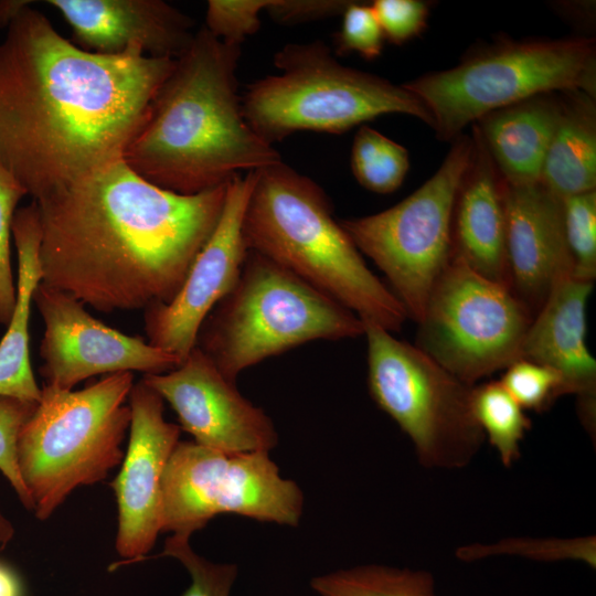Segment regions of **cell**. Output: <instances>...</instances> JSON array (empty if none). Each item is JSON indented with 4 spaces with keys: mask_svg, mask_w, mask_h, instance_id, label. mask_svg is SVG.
Here are the masks:
<instances>
[{
    "mask_svg": "<svg viewBox=\"0 0 596 596\" xmlns=\"http://www.w3.org/2000/svg\"><path fill=\"white\" fill-rule=\"evenodd\" d=\"M29 0H0V28H8L17 15L28 6Z\"/></svg>",
    "mask_w": 596,
    "mask_h": 596,
    "instance_id": "74e56055",
    "label": "cell"
},
{
    "mask_svg": "<svg viewBox=\"0 0 596 596\" xmlns=\"http://www.w3.org/2000/svg\"><path fill=\"white\" fill-rule=\"evenodd\" d=\"M38 402L0 396V471L7 478L22 505L33 511V503L20 475L18 440L22 427L33 414Z\"/></svg>",
    "mask_w": 596,
    "mask_h": 596,
    "instance_id": "1f68e13d",
    "label": "cell"
},
{
    "mask_svg": "<svg viewBox=\"0 0 596 596\" xmlns=\"http://www.w3.org/2000/svg\"><path fill=\"white\" fill-rule=\"evenodd\" d=\"M319 596H436L430 573L368 564L316 576Z\"/></svg>",
    "mask_w": 596,
    "mask_h": 596,
    "instance_id": "cb8c5ba5",
    "label": "cell"
},
{
    "mask_svg": "<svg viewBox=\"0 0 596 596\" xmlns=\"http://www.w3.org/2000/svg\"><path fill=\"white\" fill-rule=\"evenodd\" d=\"M159 556L175 558L188 571L191 583L181 596H230L237 577L235 564L213 563L195 553L190 536L172 534Z\"/></svg>",
    "mask_w": 596,
    "mask_h": 596,
    "instance_id": "f546056e",
    "label": "cell"
},
{
    "mask_svg": "<svg viewBox=\"0 0 596 596\" xmlns=\"http://www.w3.org/2000/svg\"><path fill=\"white\" fill-rule=\"evenodd\" d=\"M243 237L257 252L354 312L397 332L407 315L366 266L326 192L283 161L254 171Z\"/></svg>",
    "mask_w": 596,
    "mask_h": 596,
    "instance_id": "277c9868",
    "label": "cell"
},
{
    "mask_svg": "<svg viewBox=\"0 0 596 596\" xmlns=\"http://www.w3.org/2000/svg\"><path fill=\"white\" fill-rule=\"evenodd\" d=\"M14 533L15 531L12 522L0 508V552L6 550L9 543L13 540Z\"/></svg>",
    "mask_w": 596,
    "mask_h": 596,
    "instance_id": "f35d334b",
    "label": "cell"
},
{
    "mask_svg": "<svg viewBox=\"0 0 596 596\" xmlns=\"http://www.w3.org/2000/svg\"><path fill=\"white\" fill-rule=\"evenodd\" d=\"M471 409L502 464L510 467L519 459L520 441L531 428L524 409L501 382L494 380L472 386Z\"/></svg>",
    "mask_w": 596,
    "mask_h": 596,
    "instance_id": "d4e9b609",
    "label": "cell"
},
{
    "mask_svg": "<svg viewBox=\"0 0 596 596\" xmlns=\"http://www.w3.org/2000/svg\"><path fill=\"white\" fill-rule=\"evenodd\" d=\"M274 63L281 73L252 83L241 97L246 121L270 145L301 130L342 134L385 114L432 126L425 105L404 85L340 64L320 41L288 44Z\"/></svg>",
    "mask_w": 596,
    "mask_h": 596,
    "instance_id": "52a82bcc",
    "label": "cell"
},
{
    "mask_svg": "<svg viewBox=\"0 0 596 596\" xmlns=\"http://www.w3.org/2000/svg\"><path fill=\"white\" fill-rule=\"evenodd\" d=\"M595 57L592 39L511 42L403 85L425 105L438 137L453 139L468 124L535 96H594Z\"/></svg>",
    "mask_w": 596,
    "mask_h": 596,
    "instance_id": "ba28073f",
    "label": "cell"
},
{
    "mask_svg": "<svg viewBox=\"0 0 596 596\" xmlns=\"http://www.w3.org/2000/svg\"><path fill=\"white\" fill-rule=\"evenodd\" d=\"M407 150L368 126L355 134L351 168L358 182L376 193H391L401 187L408 171Z\"/></svg>",
    "mask_w": 596,
    "mask_h": 596,
    "instance_id": "484cf974",
    "label": "cell"
},
{
    "mask_svg": "<svg viewBox=\"0 0 596 596\" xmlns=\"http://www.w3.org/2000/svg\"><path fill=\"white\" fill-rule=\"evenodd\" d=\"M363 323L373 401L409 437L423 466H467L486 438L471 409L473 385L415 344L396 339L379 324Z\"/></svg>",
    "mask_w": 596,
    "mask_h": 596,
    "instance_id": "9c48e42d",
    "label": "cell"
},
{
    "mask_svg": "<svg viewBox=\"0 0 596 596\" xmlns=\"http://www.w3.org/2000/svg\"><path fill=\"white\" fill-rule=\"evenodd\" d=\"M22 584L17 573L0 563V596H22Z\"/></svg>",
    "mask_w": 596,
    "mask_h": 596,
    "instance_id": "8d00e7d4",
    "label": "cell"
},
{
    "mask_svg": "<svg viewBox=\"0 0 596 596\" xmlns=\"http://www.w3.org/2000/svg\"><path fill=\"white\" fill-rule=\"evenodd\" d=\"M128 404L129 443L120 470L110 483L117 502L115 549L123 557L109 570L146 560L161 533V485L181 428L163 415V400L139 381Z\"/></svg>",
    "mask_w": 596,
    "mask_h": 596,
    "instance_id": "9a60e30c",
    "label": "cell"
},
{
    "mask_svg": "<svg viewBox=\"0 0 596 596\" xmlns=\"http://www.w3.org/2000/svg\"><path fill=\"white\" fill-rule=\"evenodd\" d=\"M227 184L179 194L121 158L33 199L41 283L100 312L170 302L217 224Z\"/></svg>",
    "mask_w": 596,
    "mask_h": 596,
    "instance_id": "7a4b0ae2",
    "label": "cell"
},
{
    "mask_svg": "<svg viewBox=\"0 0 596 596\" xmlns=\"http://www.w3.org/2000/svg\"><path fill=\"white\" fill-rule=\"evenodd\" d=\"M132 386L134 373L120 372L78 391L41 387L18 440L19 470L36 519H49L76 488L103 481L121 464Z\"/></svg>",
    "mask_w": 596,
    "mask_h": 596,
    "instance_id": "8992f818",
    "label": "cell"
},
{
    "mask_svg": "<svg viewBox=\"0 0 596 596\" xmlns=\"http://www.w3.org/2000/svg\"><path fill=\"white\" fill-rule=\"evenodd\" d=\"M240 55V45L205 26L194 33L125 150L123 159L136 173L164 190L196 194L283 161L243 115Z\"/></svg>",
    "mask_w": 596,
    "mask_h": 596,
    "instance_id": "3957f363",
    "label": "cell"
},
{
    "mask_svg": "<svg viewBox=\"0 0 596 596\" xmlns=\"http://www.w3.org/2000/svg\"><path fill=\"white\" fill-rule=\"evenodd\" d=\"M594 96L566 92L545 155L540 182L563 199L596 189Z\"/></svg>",
    "mask_w": 596,
    "mask_h": 596,
    "instance_id": "603a6c76",
    "label": "cell"
},
{
    "mask_svg": "<svg viewBox=\"0 0 596 596\" xmlns=\"http://www.w3.org/2000/svg\"><path fill=\"white\" fill-rule=\"evenodd\" d=\"M533 319L505 285L451 258L418 324L416 347L469 385L521 358Z\"/></svg>",
    "mask_w": 596,
    "mask_h": 596,
    "instance_id": "7c38bea8",
    "label": "cell"
},
{
    "mask_svg": "<svg viewBox=\"0 0 596 596\" xmlns=\"http://www.w3.org/2000/svg\"><path fill=\"white\" fill-rule=\"evenodd\" d=\"M560 102L545 95L494 110L475 127L504 182H540Z\"/></svg>",
    "mask_w": 596,
    "mask_h": 596,
    "instance_id": "7402d4cb",
    "label": "cell"
},
{
    "mask_svg": "<svg viewBox=\"0 0 596 596\" xmlns=\"http://www.w3.org/2000/svg\"><path fill=\"white\" fill-rule=\"evenodd\" d=\"M72 29V42L96 54L138 49L175 60L188 49L194 22L162 0H47Z\"/></svg>",
    "mask_w": 596,
    "mask_h": 596,
    "instance_id": "e0dca14e",
    "label": "cell"
},
{
    "mask_svg": "<svg viewBox=\"0 0 596 596\" xmlns=\"http://www.w3.org/2000/svg\"><path fill=\"white\" fill-rule=\"evenodd\" d=\"M372 9L384 39L401 44L418 35L425 28L428 4L419 0H376Z\"/></svg>",
    "mask_w": 596,
    "mask_h": 596,
    "instance_id": "e575fe53",
    "label": "cell"
},
{
    "mask_svg": "<svg viewBox=\"0 0 596 596\" xmlns=\"http://www.w3.org/2000/svg\"><path fill=\"white\" fill-rule=\"evenodd\" d=\"M350 1L269 0L266 11L279 23L292 24L342 13Z\"/></svg>",
    "mask_w": 596,
    "mask_h": 596,
    "instance_id": "d590c367",
    "label": "cell"
},
{
    "mask_svg": "<svg viewBox=\"0 0 596 596\" xmlns=\"http://www.w3.org/2000/svg\"><path fill=\"white\" fill-rule=\"evenodd\" d=\"M253 183L254 171L228 182L217 224L182 287L170 302L143 310L147 341L180 361L195 347L203 321L238 278L247 253L242 225Z\"/></svg>",
    "mask_w": 596,
    "mask_h": 596,
    "instance_id": "5bb4252c",
    "label": "cell"
},
{
    "mask_svg": "<svg viewBox=\"0 0 596 596\" xmlns=\"http://www.w3.org/2000/svg\"><path fill=\"white\" fill-rule=\"evenodd\" d=\"M17 252V297L12 317L0 340V396L39 402V386L30 359L32 296L41 281L40 222L35 203L18 207L12 222Z\"/></svg>",
    "mask_w": 596,
    "mask_h": 596,
    "instance_id": "44dd1931",
    "label": "cell"
},
{
    "mask_svg": "<svg viewBox=\"0 0 596 596\" xmlns=\"http://www.w3.org/2000/svg\"><path fill=\"white\" fill-rule=\"evenodd\" d=\"M44 322L39 369L44 384L63 390L96 375L120 372L161 374L181 361L139 336L93 317L79 300L39 283L32 296Z\"/></svg>",
    "mask_w": 596,
    "mask_h": 596,
    "instance_id": "4fadbf2b",
    "label": "cell"
},
{
    "mask_svg": "<svg viewBox=\"0 0 596 596\" xmlns=\"http://www.w3.org/2000/svg\"><path fill=\"white\" fill-rule=\"evenodd\" d=\"M175 412L180 428L196 444L224 453L270 451L276 428L198 348L173 370L140 380Z\"/></svg>",
    "mask_w": 596,
    "mask_h": 596,
    "instance_id": "2e32d148",
    "label": "cell"
},
{
    "mask_svg": "<svg viewBox=\"0 0 596 596\" xmlns=\"http://www.w3.org/2000/svg\"><path fill=\"white\" fill-rule=\"evenodd\" d=\"M269 0H210L206 7L205 28L217 39L240 45L258 31L259 13Z\"/></svg>",
    "mask_w": 596,
    "mask_h": 596,
    "instance_id": "d6a6232c",
    "label": "cell"
},
{
    "mask_svg": "<svg viewBox=\"0 0 596 596\" xmlns=\"http://www.w3.org/2000/svg\"><path fill=\"white\" fill-rule=\"evenodd\" d=\"M451 221V258L511 288L503 181L477 129Z\"/></svg>",
    "mask_w": 596,
    "mask_h": 596,
    "instance_id": "ffe728a7",
    "label": "cell"
},
{
    "mask_svg": "<svg viewBox=\"0 0 596 596\" xmlns=\"http://www.w3.org/2000/svg\"><path fill=\"white\" fill-rule=\"evenodd\" d=\"M298 485L283 478L268 451L224 453L179 441L161 485V533L191 536L217 514L297 526Z\"/></svg>",
    "mask_w": 596,
    "mask_h": 596,
    "instance_id": "8fae6325",
    "label": "cell"
},
{
    "mask_svg": "<svg viewBox=\"0 0 596 596\" xmlns=\"http://www.w3.org/2000/svg\"><path fill=\"white\" fill-rule=\"evenodd\" d=\"M363 334L354 312L247 249L234 287L203 321L195 347L236 383L244 370L301 344Z\"/></svg>",
    "mask_w": 596,
    "mask_h": 596,
    "instance_id": "5b68a950",
    "label": "cell"
},
{
    "mask_svg": "<svg viewBox=\"0 0 596 596\" xmlns=\"http://www.w3.org/2000/svg\"><path fill=\"white\" fill-rule=\"evenodd\" d=\"M342 14V25L336 34L337 52H355L366 60L380 56L384 35L372 6L350 2Z\"/></svg>",
    "mask_w": 596,
    "mask_h": 596,
    "instance_id": "836d02e7",
    "label": "cell"
},
{
    "mask_svg": "<svg viewBox=\"0 0 596 596\" xmlns=\"http://www.w3.org/2000/svg\"><path fill=\"white\" fill-rule=\"evenodd\" d=\"M174 61L87 52L25 7L0 42V166L33 200L121 159Z\"/></svg>",
    "mask_w": 596,
    "mask_h": 596,
    "instance_id": "6da1fadb",
    "label": "cell"
},
{
    "mask_svg": "<svg viewBox=\"0 0 596 596\" xmlns=\"http://www.w3.org/2000/svg\"><path fill=\"white\" fill-rule=\"evenodd\" d=\"M503 189L511 289L534 316L554 284L573 275L562 199L541 182L503 181Z\"/></svg>",
    "mask_w": 596,
    "mask_h": 596,
    "instance_id": "ac0fdd59",
    "label": "cell"
},
{
    "mask_svg": "<svg viewBox=\"0 0 596 596\" xmlns=\"http://www.w3.org/2000/svg\"><path fill=\"white\" fill-rule=\"evenodd\" d=\"M595 538L560 539H505L493 545H470L460 547V560L473 561L482 557L511 554L543 561L579 560L595 567Z\"/></svg>",
    "mask_w": 596,
    "mask_h": 596,
    "instance_id": "83f0119b",
    "label": "cell"
},
{
    "mask_svg": "<svg viewBox=\"0 0 596 596\" xmlns=\"http://www.w3.org/2000/svg\"><path fill=\"white\" fill-rule=\"evenodd\" d=\"M594 283L567 274L552 287L533 316L524 337L521 358L556 370L564 393L577 397L585 428L595 433L596 361L586 344V306Z\"/></svg>",
    "mask_w": 596,
    "mask_h": 596,
    "instance_id": "d6986e66",
    "label": "cell"
},
{
    "mask_svg": "<svg viewBox=\"0 0 596 596\" xmlns=\"http://www.w3.org/2000/svg\"><path fill=\"white\" fill-rule=\"evenodd\" d=\"M25 195L23 185L0 166V324L6 327L17 297V276L11 259L12 222L18 204Z\"/></svg>",
    "mask_w": 596,
    "mask_h": 596,
    "instance_id": "4dcf8cb0",
    "label": "cell"
},
{
    "mask_svg": "<svg viewBox=\"0 0 596 596\" xmlns=\"http://www.w3.org/2000/svg\"><path fill=\"white\" fill-rule=\"evenodd\" d=\"M500 382L523 409L546 411L565 395L563 377L556 370L523 358L504 369Z\"/></svg>",
    "mask_w": 596,
    "mask_h": 596,
    "instance_id": "f1b7e54d",
    "label": "cell"
},
{
    "mask_svg": "<svg viewBox=\"0 0 596 596\" xmlns=\"http://www.w3.org/2000/svg\"><path fill=\"white\" fill-rule=\"evenodd\" d=\"M564 228L573 263V276L596 278V190L562 199Z\"/></svg>",
    "mask_w": 596,
    "mask_h": 596,
    "instance_id": "4316f807",
    "label": "cell"
},
{
    "mask_svg": "<svg viewBox=\"0 0 596 596\" xmlns=\"http://www.w3.org/2000/svg\"><path fill=\"white\" fill-rule=\"evenodd\" d=\"M472 148V138L458 136L438 170L411 195L382 212L340 221L416 323L451 259L453 211Z\"/></svg>",
    "mask_w": 596,
    "mask_h": 596,
    "instance_id": "30bf717a",
    "label": "cell"
}]
</instances>
